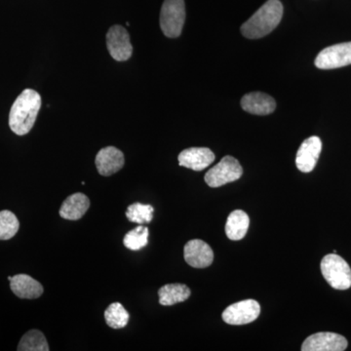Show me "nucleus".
<instances>
[{
    "mask_svg": "<svg viewBox=\"0 0 351 351\" xmlns=\"http://www.w3.org/2000/svg\"><path fill=\"white\" fill-rule=\"evenodd\" d=\"M184 256L188 265L195 269L210 267L214 261V253L211 247L200 239L189 241L184 246Z\"/></svg>",
    "mask_w": 351,
    "mask_h": 351,
    "instance_id": "10",
    "label": "nucleus"
},
{
    "mask_svg": "<svg viewBox=\"0 0 351 351\" xmlns=\"http://www.w3.org/2000/svg\"><path fill=\"white\" fill-rule=\"evenodd\" d=\"M186 21L184 0H165L160 13V27L167 38L181 36Z\"/></svg>",
    "mask_w": 351,
    "mask_h": 351,
    "instance_id": "4",
    "label": "nucleus"
},
{
    "mask_svg": "<svg viewBox=\"0 0 351 351\" xmlns=\"http://www.w3.org/2000/svg\"><path fill=\"white\" fill-rule=\"evenodd\" d=\"M243 174L239 160L232 156H225L205 175V182L211 188H219L228 182L237 181Z\"/></svg>",
    "mask_w": 351,
    "mask_h": 351,
    "instance_id": "5",
    "label": "nucleus"
},
{
    "mask_svg": "<svg viewBox=\"0 0 351 351\" xmlns=\"http://www.w3.org/2000/svg\"><path fill=\"white\" fill-rule=\"evenodd\" d=\"M261 313L260 304L255 300H245L226 307L223 320L226 324L245 325L254 322Z\"/></svg>",
    "mask_w": 351,
    "mask_h": 351,
    "instance_id": "6",
    "label": "nucleus"
},
{
    "mask_svg": "<svg viewBox=\"0 0 351 351\" xmlns=\"http://www.w3.org/2000/svg\"><path fill=\"white\" fill-rule=\"evenodd\" d=\"M154 209L152 205H145L142 203H134L127 209L126 217L132 223H151L154 219Z\"/></svg>",
    "mask_w": 351,
    "mask_h": 351,
    "instance_id": "23",
    "label": "nucleus"
},
{
    "mask_svg": "<svg viewBox=\"0 0 351 351\" xmlns=\"http://www.w3.org/2000/svg\"><path fill=\"white\" fill-rule=\"evenodd\" d=\"M322 142L320 138L313 136L302 142L295 156V165L302 173L311 172L319 158Z\"/></svg>",
    "mask_w": 351,
    "mask_h": 351,
    "instance_id": "11",
    "label": "nucleus"
},
{
    "mask_svg": "<svg viewBox=\"0 0 351 351\" xmlns=\"http://www.w3.org/2000/svg\"><path fill=\"white\" fill-rule=\"evenodd\" d=\"M107 46L110 56L115 61L123 62L130 59L133 53L130 36L123 27L113 25L107 34Z\"/></svg>",
    "mask_w": 351,
    "mask_h": 351,
    "instance_id": "8",
    "label": "nucleus"
},
{
    "mask_svg": "<svg viewBox=\"0 0 351 351\" xmlns=\"http://www.w3.org/2000/svg\"><path fill=\"white\" fill-rule=\"evenodd\" d=\"M283 5L279 0H267L253 16L241 25L246 38L258 39L267 36L282 20Z\"/></svg>",
    "mask_w": 351,
    "mask_h": 351,
    "instance_id": "2",
    "label": "nucleus"
},
{
    "mask_svg": "<svg viewBox=\"0 0 351 351\" xmlns=\"http://www.w3.org/2000/svg\"><path fill=\"white\" fill-rule=\"evenodd\" d=\"M179 164L182 167L202 171L209 167L215 160L214 152L207 147H191L179 154Z\"/></svg>",
    "mask_w": 351,
    "mask_h": 351,
    "instance_id": "13",
    "label": "nucleus"
},
{
    "mask_svg": "<svg viewBox=\"0 0 351 351\" xmlns=\"http://www.w3.org/2000/svg\"><path fill=\"white\" fill-rule=\"evenodd\" d=\"M17 350L19 351H48L47 339L44 335L38 330H31L25 332L21 339Z\"/></svg>",
    "mask_w": 351,
    "mask_h": 351,
    "instance_id": "19",
    "label": "nucleus"
},
{
    "mask_svg": "<svg viewBox=\"0 0 351 351\" xmlns=\"http://www.w3.org/2000/svg\"><path fill=\"white\" fill-rule=\"evenodd\" d=\"M149 228L138 226L127 232L123 239L124 246L132 251H138L149 244Z\"/></svg>",
    "mask_w": 351,
    "mask_h": 351,
    "instance_id": "21",
    "label": "nucleus"
},
{
    "mask_svg": "<svg viewBox=\"0 0 351 351\" xmlns=\"http://www.w3.org/2000/svg\"><path fill=\"white\" fill-rule=\"evenodd\" d=\"M321 272L328 284L336 290H348L351 287L350 267L337 254H329L322 258Z\"/></svg>",
    "mask_w": 351,
    "mask_h": 351,
    "instance_id": "3",
    "label": "nucleus"
},
{
    "mask_svg": "<svg viewBox=\"0 0 351 351\" xmlns=\"http://www.w3.org/2000/svg\"><path fill=\"white\" fill-rule=\"evenodd\" d=\"M314 63L321 69H339L351 64V41L325 48L317 55Z\"/></svg>",
    "mask_w": 351,
    "mask_h": 351,
    "instance_id": "7",
    "label": "nucleus"
},
{
    "mask_svg": "<svg viewBox=\"0 0 351 351\" xmlns=\"http://www.w3.org/2000/svg\"><path fill=\"white\" fill-rule=\"evenodd\" d=\"M41 97L32 89H25L14 101L9 114V126L18 136L27 135L32 130L39 110Z\"/></svg>",
    "mask_w": 351,
    "mask_h": 351,
    "instance_id": "1",
    "label": "nucleus"
},
{
    "mask_svg": "<svg viewBox=\"0 0 351 351\" xmlns=\"http://www.w3.org/2000/svg\"><path fill=\"white\" fill-rule=\"evenodd\" d=\"M129 318H130V315H129L128 311L120 302H113L106 309V322L112 329H122V328L126 327L129 322Z\"/></svg>",
    "mask_w": 351,
    "mask_h": 351,
    "instance_id": "20",
    "label": "nucleus"
},
{
    "mask_svg": "<svg viewBox=\"0 0 351 351\" xmlns=\"http://www.w3.org/2000/svg\"><path fill=\"white\" fill-rule=\"evenodd\" d=\"M245 112L256 115H267L276 110V100L269 95L262 92H253L245 95L241 100Z\"/></svg>",
    "mask_w": 351,
    "mask_h": 351,
    "instance_id": "14",
    "label": "nucleus"
},
{
    "mask_svg": "<svg viewBox=\"0 0 351 351\" xmlns=\"http://www.w3.org/2000/svg\"><path fill=\"white\" fill-rule=\"evenodd\" d=\"M249 226H250V219L248 215L242 210H235L226 219V237L234 241L243 239L248 232Z\"/></svg>",
    "mask_w": 351,
    "mask_h": 351,
    "instance_id": "17",
    "label": "nucleus"
},
{
    "mask_svg": "<svg viewBox=\"0 0 351 351\" xmlns=\"http://www.w3.org/2000/svg\"><path fill=\"white\" fill-rule=\"evenodd\" d=\"M95 163L99 174L108 177L123 168L125 158H124L123 152L120 149L114 147H107L98 152Z\"/></svg>",
    "mask_w": 351,
    "mask_h": 351,
    "instance_id": "12",
    "label": "nucleus"
},
{
    "mask_svg": "<svg viewBox=\"0 0 351 351\" xmlns=\"http://www.w3.org/2000/svg\"><path fill=\"white\" fill-rule=\"evenodd\" d=\"M19 228V219L15 214L8 210L0 212V240L13 239Z\"/></svg>",
    "mask_w": 351,
    "mask_h": 351,
    "instance_id": "22",
    "label": "nucleus"
},
{
    "mask_svg": "<svg viewBox=\"0 0 351 351\" xmlns=\"http://www.w3.org/2000/svg\"><path fill=\"white\" fill-rule=\"evenodd\" d=\"M10 288L20 299L34 300L43 295V285L27 274H17L10 280Z\"/></svg>",
    "mask_w": 351,
    "mask_h": 351,
    "instance_id": "15",
    "label": "nucleus"
},
{
    "mask_svg": "<svg viewBox=\"0 0 351 351\" xmlns=\"http://www.w3.org/2000/svg\"><path fill=\"white\" fill-rule=\"evenodd\" d=\"M90 207V200L86 195L77 193L64 201L60 209V216L69 221H77L84 216Z\"/></svg>",
    "mask_w": 351,
    "mask_h": 351,
    "instance_id": "16",
    "label": "nucleus"
},
{
    "mask_svg": "<svg viewBox=\"0 0 351 351\" xmlns=\"http://www.w3.org/2000/svg\"><path fill=\"white\" fill-rule=\"evenodd\" d=\"M348 348V339L336 332H321L304 339L302 351H343Z\"/></svg>",
    "mask_w": 351,
    "mask_h": 351,
    "instance_id": "9",
    "label": "nucleus"
},
{
    "mask_svg": "<svg viewBox=\"0 0 351 351\" xmlns=\"http://www.w3.org/2000/svg\"><path fill=\"white\" fill-rule=\"evenodd\" d=\"M191 294V289L184 284H167L159 289V304L165 306H174L178 302L186 301Z\"/></svg>",
    "mask_w": 351,
    "mask_h": 351,
    "instance_id": "18",
    "label": "nucleus"
}]
</instances>
